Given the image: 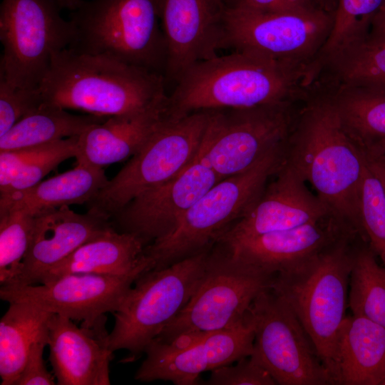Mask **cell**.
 <instances>
[{
  "label": "cell",
  "mask_w": 385,
  "mask_h": 385,
  "mask_svg": "<svg viewBox=\"0 0 385 385\" xmlns=\"http://www.w3.org/2000/svg\"><path fill=\"white\" fill-rule=\"evenodd\" d=\"M284 162L311 185L336 220L363 237L360 202L368 163L327 96L312 99L297 114Z\"/></svg>",
  "instance_id": "1"
},
{
  "label": "cell",
  "mask_w": 385,
  "mask_h": 385,
  "mask_svg": "<svg viewBox=\"0 0 385 385\" xmlns=\"http://www.w3.org/2000/svg\"><path fill=\"white\" fill-rule=\"evenodd\" d=\"M165 77L113 58L56 53L38 90L43 103L101 117L133 114L168 101Z\"/></svg>",
  "instance_id": "2"
},
{
  "label": "cell",
  "mask_w": 385,
  "mask_h": 385,
  "mask_svg": "<svg viewBox=\"0 0 385 385\" xmlns=\"http://www.w3.org/2000/svg\"><path fill=\"white\" fill-rule=\"evenodd\" d=\"M307 70L234 51L190 66L168 95V114L179 118L194 112L249 108L292 103Z\"/></svg>",
  "instance_id": "3"
},
{
  "label": "cell",
  "mask_w": 385,
  "mask_h": 385,
  "mask_svg": "<svg viewBox=\"0 0 385 385\" xmlns=\"http://www.w3.org/2000/svg\"><path fill=\"white\" fill-rule=\"evenodd\" d=\"M349 231L299 265L276 274L270 289L301 323L332 384L335 346L344 320L354 250L359 239Z\"/></svg>",
  "instance_id": "4"
},
{
  "label": "cell",
  "mask_w": 385,
  "mask_h": 385,
  "mask_svg": "<svg viewBox=\"0 0 385 385\" xmlns=\"http://www.w3.org/2000/svg\"><path fill=\"white\" fill-rule=\"evenodd\" d=\"M285 144L247 171L218 181L188 209L173 232L145 247L153 269L209 251L259 200L284 161Z\"/></svg>",
  "instance_id": "5"
},
{
  "label": "cell",
  "mask_w": 385,
  "mask_h": 385,
  "mask_svg": "<svg viewBox=\"0 0 385 385\" xmlns=\"http://www.w3.org/2000/svg\"><path fill=\"white\" fill-rule=\"evenodd\" d=\"M70 20L73 38L67 48L113 58L165 77L167 48L159 0H82Z\"/></svg>",
  "instance_id": "6"
},
{
  "label": "cell",
  "mask_w": 385,
  "mask_h": 385,
  "mask_svg": "<svg viewBox=\"0 0 385 385\" xmlns=\"http://www.w3.org/2000/svg\"><path fill=\"white\" fill-rule=\"evenodd\" d=\"M274 276L245 262L217 242L209 251L194 294L155 339L187 344L238 325L245 320L255 299L270 288Z\"/></svg>",
  "instance_id": "7"
},
{
  "label": "cell",
  "mask_w": 385,
  "mask_h": 385,
  "mask_svg": "<svg viewBox=\"0 0 385 385\" xmlns=\"http://www.w3.org/2000/svg\"><path fill=\"white\" fill-rule=\"evenodd\" d=\"M209 251L165 268L145 270L136 278L113 313L115 323L108 338L111 351H128L120 362L138 359L186 306L202 280Z\"/></svg>",
  "instance_id": "8"
},
{
  "label": "cell",
  "mask_w": 385,
  "mask_h": 385,
  "mask_svg": "<svg viewBox=\"0 0 385 385\" xmlns=\"http://www.w3.org/2000/svg\"><path fill=\"white\" fill-rule=\"evenodd\" d=\"M210 114V111H201L179 118L168 115L143 147L86 204L87 212L109 221L140 193L183 172L200 152Z\"/></svg>",
  "instance_id": "9"
},
{
  "label": "cell",
  "mask_w": 385,
  "mask_h": 385,
  "mask_svg": "<svg viewBox=\"0 0 385 385\" xmlns=\"http://www.w3.org/2000/svg\"><path fill=\"white\" fill-rule=\"evenodd\" d=\"M57 0H2L0 76L11 85L38 89L53 57L73 38L71 20Z\"/></svg>",
  "instance_id": "10"
},
{
  "label": "cell",
  "mask_w": 385,
  "mask_h": 385,
  "mask_svg": "<svg viewBox=\"0 0 385 385\" xmlns=\"http://www.w3.org/2000/svg\"><path fill=\"white\" fill-rule=\"evenodd\" d=\"M209 111L199 154L220 180L247 171L284 145L297 116L292 103Z\"/></svg>",
  "instance_id": "11"
},
{
  "label": "cell",
  "mask_w": 385,
  "mask_h": 385,
  "mask_svg": "<svg viewBox=\"0 0 385 385\" xmlns=\"http://www.w3.org/2000/svg\"><path fill=\"white\" fill-rule=\"evenodd\" d=\"M334 12L263 13L228 7L225 48L308 69L325 43Z\"/></svg>",
  "instance_id": "12"
},
{
  "label": "cell",
  "mask_w": 385,
  "mask_h": 385,
  "mask_svg": "<svg viewBox=\"0 0 385 385\" xmlns=\"http://www.w3.org/2000/svg\"><path fill=\"white\" fill-rule=\"evenodd\" d=\"M247 314L255 332L251 355L277 384H331L329 374L297 317L270 288L255 299Z\"/></svg>",
  "instance_id": "13"
},
{
  "label": "cell",
  "mask_w": 385,
  "mask_h": 385,
  "mask_svg": "<svg viewBox=\"0 0 385 385\" xmlns=\"http://www.w3.org/2000/svg\"><path fill=\"white\" fill-rule=\"evenodd\" d=\"M254 339V325L247 313L238 325L207 333L187 344L153 339L134 378L141 382L162 380L175 385H195L202 373L250 356Z\"/></svg>",
  "instance_id": "14"
},
{
  "label": "cell",
  "mask_w": 385,
  "mask_h": 385,
  "mask_svg": "<svg viewBox=\"0 0 385 385\" xmlns=\"http://www.w3.org/2000/svg\"><path fill=\"white\" fill-rule=\"evenodd\" d=\"M150 267L126 275L67 274L42 284L3 285L0 298L7 302H28L53 314L91 326L106 313H114L136 278Z\"/></svg>",
  "instance_id": "15"
},
{
  "label": "cell",
  "mask_w": 385,
  "mask_h": 385,
  "mask_svg": "<svg viewBox=\"0 0 385 385\" xmlns=\"http://www.w3.org/2000/svg\"><path fill=\"white\" fill-rule=\"evenodd\" d=\"M220 180L198 153L180 174L128 202L111 217L110 224L146 247L173 232L188 209Z\"/></svg>",
  "instance_id": "16"
},
{
  "label": "cell",
  "mask_w": 385,
  "mask_h": 385,
  "mask_svg": "<svg viewBox=\"0 0 385 385\" xmlns=\"http://www.w3.org/2000/svg\"><path fill=\"white\" fill-rule=\"evenodd\" d=\"M166 48V83L225 48L227 0H159Z\"/></svg>",
  "instance_id": "17"
},
{
  "label": "cell",
  "mask_w": 385,
  "mask_h": 385,
  "mask_svg": "<svg viewBox=\"0 0 385 385\" xmlns=\"http://www.w3.org/2000/svg\"><path fill=\"white\" fill-rule=\"evenodd\" d=\"M328 217L333 216L326 205L284 159L255 205L217 242L292 229Z\"/></svg>",
  "instance_id": "18"
},
{
  "label": "cell",
  "mask_w": 385,
  "mask_h": 385,
  "mask_svg": "<svg viewBox=\"0 0 385 385\" xmlns=\"http://www.w3.org/2000/svg\"><path fill=\"white\" fill-rule=\"evenodd\" d=\"M106 316L91 326L78 327L71 319L53 314L48 324L49 361L58 385H109Z\"/></svg>",
  "instance_id": "19"
},
{
  "label": "cell",
  "mask_w": 385,
  "mask_h": 385,
  "mask_svg": "<svg viewBox=\"0 0 385 385\" xmlns=\"http://www.w3.org/2000/svg\"><path fill=\"white\" fill-rule=\"evenodd\" d=\"M34 218L31 243L20 271L7 285L38 284L53 267L111 227L107 220L88 212L76 213L68 205L45 211Z\"/></svg>",
  "instance_id": "20"
},
{
  "label": "cell",
  "mask_w": 385,
  "mask_h": 385,
  "mask_svg": "<svg viewBox=\"0 0 385 385\" xmlns=\"http://www.w3.org/2000/svg\"><path fill=\"white\" fill-rule=\"evenodd\" d=\"M349 231L354 232L328 217L292 229L218 242L245 262L275 275L299 265Z\"/></svg>",
  "instance_id": "21"
},
{
  "label": "cell",
  "mask_w": 385,
  "mask_h": 385,
  "mask_svg": "<svg viewBox=\"0 0 385 385\" xmlns=\"http://www.w3.org/2000/svg\"><path fill=\"white\" fill-rule=\"evenodd\" d=\"M168 101L91 125L78 136L76 161L103 168L131 158L168 116Z\"/></svg>",
  "instance_id": "22"
},
{
  "label": "cell",
  "mask_w": 385,
  "mask_h": 385,
  "mask_svg": "<svg viewBox=\"0 0 385 385\" xmlns=\"http://www.w3.org/2000/svg\"><path fill=\"white\" fill-rule=\"evenodd\" d=\"M385 377V327L366 317H346L337 335L332 384L380 385Z\"/></svg>",
  "instance_id": "23"
},
{
  "label": "cell",
  "mask_w": 385,
  "mask_h": 385,
  "mask_svg": "<svg viewBox=\"0 0 385 385\" xmlns=\"http://www.w3.org/2000/svg\"><path fill=\"white\" fill-rule=\"evenodd\" d=\"M22 190L0 194V215L20 213L36 216L63 205L87 204L107 184L103 168L82 161Z\"/></svg>",
  "instance_id": "24"
},
{
  "label": "cell",
  "mask_w": 385,
  "mask_h": 385,
  "mask_svg": "<svg viewBox=\"0 0 385 385\" xmlns=\"http://www.w3.org/2000/svg\"><path fill=\"white\" fill-rule=\"evenodd\" d=\"M145 247L136 236L111 227L53 267L38 284L67 274L126 275L145 267L153 269L152 261L143 253Z\"/></svg>",
  "instance_id": "25"
},
{
  "label": "cell",
  "mask_w": 385,
  "mask_h": 385,
  "mask_svg": "<svg viewBox=\"0 0 385 385\" xmlns=\"http://www.w3.org/2000/svg\"><path fill=\"white\" fill-rule=\"evenodd\" d=\"M341 124L367 161L385 155V89L339 87L327 96Z\"/></svg>",
  "instance_id": "26"
},
{
  "label": "cell",
  "mask_w": 385,
  "mask_h": 385,
  "mask_svg": "<svg viewBox=\"0 0 385 385\" xmlns=\"http://www.w3.org/2000/svg\"><path fill=\"white\" fill-rule=\"evenodd\" d=\"M53 314L24 302H9L0 320V377L1 385H14L32 345L48 339Z\"/></svg>",
  "instance_id": "27"
},
{
  "label": "cell",
  "mask_w": 385,
  "mask_h": 385,
  "mask_svg": "<svg viewBox=\"0 0 385 385\" xmlns=\"http://www.w3.org/2000/svg\"><path fill=\"white\" fill-rule=\"evenodd\" d=\"M108 117L76 115L66 109L42 103L17 121L0 137V151L20 149L79 136L91 125Z\"/></svg>",
  "instance_id": "28"
},
{
  "label": "cell",
  "mask_w": 385,
  "mask_h": 385,
  "mask_svg": "<svg viewBox=\"0 0 385 385\" xmlns=\"http://www.w3.org/2000/svg\"><path fill=\"white\" fill-rule=\"evenodd\" d=\"M327 68L339 87L385 89V33L370 30L327 56L317 74Z\"/></svg>",
  "instance_id": "29"
},
{
  "label": "cell",
  "mask_w": 385,
  "mask_h": 385,
  "mask_svg": "<svg viewBox=\"0 0 385 385\" xmlns=\"http://www.w3.org/2000/svg\"><path fill=\"white\" fill-rule=\"evenodd\" d=\"M78 136L0 151V194L29 188L64 160L76 157Z\"/></svg>",
  "instance_id": "30"
},
{
  "label": "cell",
  "mask_w": 385,
  "mask_h": 385,
  "mask_svg": "<svg viewBox=\"0 0 385 385\" xmlns=\"http://www.w3.org/2000/svg\"><path fill=\"white\" fill-rule=\"evenodd\" d=\"M368 243L359 238L349 279V307L359 315L385 327V268Z\"/></svg>",
  "instance_id": "31"
},
{
  "label": "cell",
  "mask_w": 385,
  "mask_h": 385,
  "mask_svg": "<svg viewBox=\"0 0 385 385\" xmlns=\"http://www.w3.org/2000/svg\"><path fill=\"white\" fill-rule=\"evenodd\" d=\"M385 6V0H337L329 36L311 64L316 75L324 60L342 46L366 36Z\"/></svg>",
  "instance_id": "32"
},
{
  "label": "cell",
  "mask_w": 385,
  "mask_h": 385,
  "mask_svg": "<svg viewBox=\"0 0 385 385\" xmlns=\"http://www.w3.org/2000/svg\"><path fill=\"white\" fill-rule=\"evenodd\" d=\"M34 220V216L20 213L0 215L1 286L17 277L31 243Z\"/></svg>",
  "instance_id": "33"
},
{
  "label": "cell",
  "mask_w": 385,
  "mask_h": 385,
  "mask_svg": "<svg viewBox=\"0 0 385 385\" xmlns=\"http://www.w3.org/2000/svg\"><path fill=\"white\" fill-rule=\"evenodd\" d=\"M360 218L363 238L385 268V191L369 165L361 186Z\"/></svg>",
  "instance_id": "34"
},
{
  "label": "cell",
  "mask_w": 385,
  "mask_h": 385,
  "mask_svg": "<svg viewBox=\"0 0 385 385\" xmlns=\"http://www.w3.org/2000/svg\"><path fill=\"white\" fill-rule=\"evenodd\" d=\"M42 103L38 89L14 86L0 76V137Z\"/></svg>",
  "instance_id": "35"
},
{
  "label": "cell",
  "mask_w": 385,
  "mask_h": 385,
  "mask_svg": "<svg viewBox=\"0 0 385 385\" xmlns=\"http://www.w3.org/2000/svg\"><path fill=\"white\" fill-rule=\"evenodd\" d=\"M225 365L211 371L209 385H276L270 372L252 355L235 365Z\"/></svg>",
  "instance_id": "36"
},
{
  "label": "cell",
  "mask_w": 385,
  "mask_h": 385,
  "mask_svg": "<svg viewBox=\"0 0 385 385\" xmlns=\"http://www.w3.org/2000/svg\"><path fill=\"white\" fill-rule=\"evenodd\" d=\"M48 339L35 342L29 352L24 367L14 385H54L55 376L49 372L43 360Z\"/></svg>",
  "instance_id": "37"
},
{
  "label": "cell",
  "mask_w": 385,
  "mask_h": 385,
  "mask_svg": "<svg viewBox=\"0 0 385 385\" xmlns=\"http://www.w3.org/2000/svg\"><path fill=\"white\" fill-rule=\"evenodd\" d=\"M234 9L263 13H284L321 9L315 0H227Z\"/></svg>",
  "instance_id": "38"
},
{
  "label": "cell",
  "mask_w": 385,
  "mask_h": 385,
  "mask_svg": "<svg viewBox=\"0 0 385 385\" xmlns=\"http://www.w3.org/2000/svg\"><path fill=\"white\" fill-rule=\"evenodd\" d=\"M367 162L370 169L381 181L385 191V160L380 158Z\"/></svg>",
  "instance_id": "39"
},
{
  "label": "cell",
  "mask_w": 385,
  "mask_h": 385,
  "mask_svg": "<svg viewBox=\"0 0 385 385\" xmlns=\"http://www.w3.org/2000/svg\"><path fill=\"white\" fill-rule=\"evenodd\" d=\"M371 30L385 33V6L374 19Z\"/></svg>",
  "instance_id": "40"
},
{
  "label": "cell",
  "mask_w": 385,
  "mask_h": 385,
  "mask_svg": "<svg viewBox=\"0 0 385 385\" xmlns=\"http://www.w3.org/2000/svg\"><path fill=\"white\" fill-rule=\"evenodd\" d=\"M317 5L322 9L334 11L337 0H315Z\"/></svg>",
  "instance_id": "41"
},
{
  "label": "cell",
  "mask_w": 385,
  "mask_h": 385,
  "mask_svg": "<svg viewBox=\"0 0 385 385\" xmlns=\"http://www.w3.org/2000/svg\"><path fill=\"white\" fill-rule=\"evenodd\" d=\"M61 9L73 11L82 0H57Z\"/></svg>",
  "instance_id": "42"
},
{
  "label": "cell",
  "mask_w": 385,
  "mask_h": 385,
  "mask_svg": "<svg viewBox=\"0 0 385 385\" xmlns=\"http://www.w3.org/2000/svg\"><path fill=\"white\" fill-rule=\"evenodd\" d=\"M380 385H385V377L384 379L382 380V381L381 382V384Z\"/></svg>",
  "instance_id": "43"
},
{
  "label": "cell",
  "mask_w": 385,
  "mask_h": 385,
  "mask_svg": "<svg viewBox=\"0 0 385 385\" xmlns=\"http://www.w3.org/2000/svg\"><path fill=\"white\" fill-rule=\"evenodd\" d=\"M381 158H382V157H381ZM383 158H385V155H384L383 156Z\"/></svg>",
  "instance_id": "44"
}]
</instances>
